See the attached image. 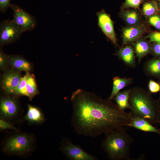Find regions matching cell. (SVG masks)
<instances>
[{"mask_svg": "<svg viewBox=\"0 0 160 160\" xmlns=\"http://www.w3.org/2000/svg\"><path fill=\"white\" fill-rule=\"evenodd\" d=\"M71 100L73 111L71 125L78 135L95 137L111 130L127 126L132 116L120 109L108 99L78 89Z\"/></svg>", "mask_w": 160, "mask_h": 160, "instance_id": "6da1fadb", "label": "cell"}, {"mask_svg": "<svg viewBox=\"0 0 160 160\" xmlns=\"http://www.w3.org/2000/svg\"><path fill=\"white\" fill-rule=\"evenodd\" d=\"M101 147L111 160H129L131 145L133 139L123 127L107 132Z\"/></svg>", "mask_w": 160, "mask_h": 160, "instance_id": "7a4b0ae2", "label": "cell"}, {"mask_svg": "<svg viewBox=\"0 0 160 160\" xmlns=\"http://www.w3.org/2000/svg\"><path fill=\"white\" fill-rule=\"evenodd\" d=\"M129 102L132 116L144 119L152 124L158 123L160 109L149 93L140 89L131 90Z\"/></svg>", "mask_w": 160, "mask_h": 160, "instance_id": "3957f363", "label": "cell"}, {"mask_svg": "<svg viewBox=\"0 0 160 160\" xmlns=\"http://www.w3.org/2000/svg\"><path fill=\"white\" fill-rule=\"evenodd\" d=\"M33 141L32 137L28 135L17 134L7 140L4 146V150L13 154L22 155L30 150Z\"/></svg>", "mask_w": 160, "mask_h": 160, "instance_id": "277c9868", "label": "cell"}, {"mask_svg": "<svg viewBox=\"0 0 160 160\" xmlns=\"http://www.w3.org/2000/svg\"><path fill=\"white\" fill-rule=\"evenodd\" d=\"M60 149L71 160H98L97 158L87 153L80 147L73 144L68 138H65L63 140Z\"/></svg>", "mask_w": 160, "mask_h": 160, "instance_id": "5b68a950", "label": "cell"}, {"mask_svg": "<svg viewBox=\"0 0 160 160\" xmlns=\"http://www.w3.org/2000/svg\"><path fill=\"white\" fill-rule=\"evenodd\" d=\"M23 32L13 20L3 21L0 25V45L2 46L15 41Z\"/></svg>", "mask_w": 160, "mask_h": 160, "instance_id": "8992f818", "label": "cell"}, {"mask_svg": "<svg viewBox=\"0 0 160 160\" xmlns=\"http://www.w3.org/2000/svg\"><path fill=\"white\" fill-rule=\"evenodd\" d=\"M13 12L15 23L24 32L33 30L36 25L34 18L18 6L10 4Z\"/></svg>", "mask_w": 160, "mask_h": 160, "instance_id": "52a82bcc", "label": "cell"}, {"mask_svg": "<svg viewBox=\"0 0 160 160\" xmlns=\"http://www.w3.org/2000/svg\"><path fill=\"white\" fill-rule=\"evenodd\" d=\"M21 77L18 71L12 68L7 70L3 75L1 82L2 88L5 92L13 95Z\"/></svg>", "mask_w": 160, "mask_h": 160, "instance_id": "ba28073f", "label": "cell"}, {"mask_svg": "<svg viewBox=\"0 0 160 160\" xmlns=\"http://www.w3.org/2000/svg\"><path fill=\"white\" fill-rule=\"evenodd\" d=\"M98 17V24L105 36L114 44H116L113 23L110 16L102 10L96 13Z\"/></svg>", "mask_w": 160, "mask_h": 160, "instance_id": "9c48e42d", "label": "cell"}, {"mask_svg": "<svg viewBox=\"0 0 160 160\" xmlns=\"http://www.w3.org/2000/svg\"><path fill=\"white\" fill-rule=\"evenodd\" d=\"M144 26L138 24L126 27L123 30V45L137 40L145 33Z\"/></svg>", "mask_w": 160, "mask_h": 160, "instance_id": "30bf717a", "label": "cell"}, {"mask_svg": "<svg viewBox=\"0 0 160 160\" xmlns=\"http://www.w3.org/2000/svg\"><path fill=\"white\" fill-rule=\"evenodd\" d=\"M0 110L2 115L7 118H10L16 115L18 107L16 102L14 99L7 97L1 99Z\"/></svg>", "mask_w": 160, "mask_h": 160, "instance_id": "8fae6325", "label": "cell"}, {"mask_svg": "<svg viewBox=\"0 0 160 160\" xmlns=\"http://www.w3.org/2000/svg\"><path fill=\"white\" fill-rule=\"evenodd\" d=\"M127 126L144 132H154L160 135L159 129L153 126L151 124L146 120L140 117L132 116L131 121Z\"/></svg>", "mask_w": 160, "mask_h": 160, "instance_id": "7c38bea8", "label": "cell"}, {"mask_svg": "<svg viewBox=\"0 0 160 160\" xmlns=\"http://www.w3.org/2000/svg\"><path fill=\"white\" fill-rule=\"evenodd\" d=\"M9 64L12 67L19 71L30 72L32 65L28 61L19 56H8Z\"/></svg>", "mask_w": 160, "mask_h": 160, "instance_id": "4fadbf2b", "label": "cell"}, {"mask_svg": "<svg viewBox=\"0 0 160 160\" xmlns=\"http://www.w3.org/2000/svg\"><path fill=\"white\" fill-rule=\"evenodd\" d=\"M25 119L30 123L40 124L44 122L45 118L41 111L38 108L30 104L28 105V111Z\"/></svg>", "mask_w": 160, "mask_h": 160, "instance_id": "5bb4252c", "label": "cell"}, {"mask_svg": "<svg viewBox=\"0 0 160 160\" xmlns=\"http://www.w3.org/2000/svg\"><path fill=\"white\" fill-rule=\"evenodd\" d=\"M132 81V79L130 78H121L119 77L114 78L112 92L108 99L110 100H112L121 89L129 84Z\"/></svg>", "mask_w": 160, "mask_h": 160, "instance_id": "9a60e30c", "label": "cell"}, {"mask_svg": "<svg viewBox=\"0 0 160 160\" xmlns=\"http://www.w3.org/2000/svg\"><path fill=\"white\" fill-rule=\"evenodd\" d=\"M118 56L126 64L130 66L135 65L134 50L131 47L127 46L121 48L118 52Z\"/></svg>", "mask_w": 160, "mask_h": 160, "instance_id": "2e32d148", "label": "cell"}, {"mask_svg": "<svg viewBox=\"0 0 160 160\" xmlns=\"http://www.w3.org/2000/svg\"><path fill=\"white\" fill-rule=\"evenodd\" d=\"M135 49L137 56L139 60L152 51V48L147 41L137 39L135 44Z\"/></svg>", "mask_w": 160, "mask_h": 160, "instance_id": "e0dca14e", "label": "cell"}, {"mask_svg": "<svg viewBox=\"0 0 160 160\" xmlns=\"http://www.w3.org/2000/svg\"><path fill=\"white\" fill-rule=\"evenodd\" d=\"M131 89L119 92L115 96L114 99L119 108L123 111L130 109L129 102V93Z\"/></svg>", "mask_w": 160, "mask_h": 160, "instance_id": "ac0fdd59", "label": "cell"}, {"mask_svg": "<svg viewBox=\"0 0 160 160\" xmlns=\"http://www.w3.org/2000/svg\"><path fill=\"white\" fill-rule=\"evenodd\" d=\"M121 13V16L129 25L139 24L140 16L135 9L124 10Z\"/></svg>", "mask_w": 160, "mask_h": 160, "instance_id": "d6986e66", "label": "cell"}, {"mask_svg": "<svg viewBox=\"0 0 160 160\" xmlns=\"http://www.w3.org/2000/svg\"><path fill=\"white\" fill-rule=\"evenodd\" d=\"M26 88L28 97L31 100L38 93V91L34 76L29 72L26 73Z\"/></svg>", "mask_w": 160, "mask_h": 160, "instance_id": "ffe728a7", "label": "cell"}, {"mask_svg": "<svg viewBox=\"0 0 160 160\" xmlns=\"http://www.w3.org/2000/svg\"><path fill=\"white\" fill-rule=\"evenodd\" d=\"M146 69L150 75L156 77H160V59H153L147 63Z\"/></svg>", "mask_w": 160, "mask_h": 160, "instance_id": "44dd1931", "label": "cell"}, {"mask_svg": "<svg viewBox=\"0 0 160 160\" xmlns=\"http://www.w3.org/2000/svg\"><path fill=\"white\" fill-rule=\"evenodd\" d=\"M157 10V5L152 0L145 2L143 4L142 9V12L146 17H150L153 15Z\"/></svg>", "mask_w": 160, "mask_h": 160, "instance_id": "7402d4cb", "label": "cell"}, {"mask_svg": "<svg viewBox=\"0 0 160 160\" xmlns=\"http://www.w3.org/2000/svg\"><path fill=\"white\" fill-rule=\"evenodd\" d=\"M13 95L25 96L28 97L26 88V76L21 77L20 83L15 90Z\"/></svg>", "mask_w": 160, "mask_h": 160, "instance_id": "603a6c76", "label": "cell"}, {"mask_svg": "<svg viewBox=\"0 0 160 160\" xmlns=\"http://www.w3.org/2000/svg\"><path fill=\"white\" fill-rule=\"evenodd\" d=\"M145 0H125L122 8L123 9L132 8L135 9L139 8L140 5Z\"/></svg>", "mask_w": 160, "mask_h": 160, "instance_id": "cb8c5ba5", "label": "cell"}, {"mask_svg": "<svg viewBox=\"0 0 160 160\" xmlns=\"http://www.w3.org/2000/svg\"><path fill=\"white\" fill-rule=\"evenodd\" d=\"M9 64L8 56L5 54L1 50L0 51V68L1 70L5 69Z\"/></svg>", "mask_w": 160, "mask_h": 160, "instance_id": "d4e9b609", "label": "cell"}, {"mask_svg": "<svg viewBox=\"0 0 160 160\" xmlns=\"http://www.w3.org/2000/svg\"><path fill=\"white\" fill-rule=\"evenodd\" d=\"M149 23L158 29L160 30V17L157 15H153L149 17Z\"/></svg>", "mask_w": 160, "mask_h": 160, "instance_id": "484cf974", "label": "cell"}, {"mask_svg": "<svg viewBox=\"0 0 160 160\" xmlns=\"http://www.w3.org/2000/svg\"><path fill=\"white\" fill-rule=\"evenodd\" d=\"M148 87L150 92L155 93L160 91V84L152 80H149Z\"/></svg>", "mask_w": 160, "mask_h": 160, "instance_id": "4316f807", "label": "cell"}, {"mask_svg": "<svg viewBox=\"0 0 160 160\" xmlns=\"http://www.w3.org/2000/svg\"><path fill=\"white\" fill-rule=\"evenodd\" d=\"M0 129L1 130L6 129L17 130L16 128L12 124L2 119L0 120Z\"/></svg>", "mask_w": 160, "mask_h": 160, "instance_id": "83f0119b", "label": "cell"}, {"mask_svg": "<svg viewBox=\"0 0 160 160\" xmlns=\"http://www.w3.org/2000/svg\"><path fill=\"white\" fill-rule=\"evenodd\" d=\"M150 41L160 44V32H155L150 33L148 36Z\"/></svg>", "mask_w": 160, "mask_h": 160, "instance_id": "f1b7e54d", "label": "cell"}, {"mask_svg": "<svg viewBox=\"0 0 160 160\" xmlns=\"http://www.w3.org/2000/svg\"><path fill=\"white\" fill-rule=\"evenodd\" d=\"M10 0H0V9L1 11H4L10 6Z\"/></svg>", "mask_w": 160, "mask_h": 160, "instance_id": "f546056e", "label": "cell"}, {"mask_svg": "<svg viewBox=\"0 0 160 160\" xmlns=\"http://www.w3.org/2000/svg\"><path fill=\"white\" fill-rule=\"evenodd\" d=\"M154 54L157 56L160 57V44L154 42L152 48Z\"/></svg>", "mask_w": 160, "mask_h": 160, "instance_id": "4dcf8cb0", "label": "cell"}, {"mask_svg": "<svg viewBox=\"0 0 160 160\" xmlns=\"http://www.w3.org/2000/svg\"><path fill=\"white\" fill-rule=\"evenodd\" d=\"M158 106L160 109V94L159 99L156 101Z\"/></svg>", "mask_w": 160, "mask_h": 160, "instance_id": "1f68e13d", "label": "cell"}, {"mask_svg": "<svg viewBox=\"0 0 160 160\" xmlns=\"http://www.w3.org/2000/svg\"><path fill=\"white\" fill-rule=\"evenodd\" d=\"M159 124V127H160V128L159 129V130H160V114H159V122H158V123Z\"/></svg>", "mask_w": 160, "mask_h": 160, "instance_id": "d6a6232c", "label": "cell"}, {"mask_svg": "<svg viewBox=\"0 0 160 160\" xmlns=\"http://www.w3.org/2000/svg\"><path fill=\"white\" fill-rule=\"evenodd\" d=\"M158 0L159 1V3H160V0Z\"/></svg>", "mask_w": 160, "mask_h": 160, "instance_id": "836d02e7", "label": "cell"}]
</instances>
